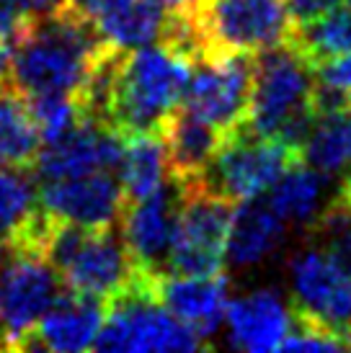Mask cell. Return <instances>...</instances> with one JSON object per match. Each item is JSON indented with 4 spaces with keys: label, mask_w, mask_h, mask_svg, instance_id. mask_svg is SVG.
Segmentation results:
<instances>
[{
    "label": "cell",
    "mask_w": 351,
    "mask_h": 353,
    "mask_svg": "<svg viewBox=\"0 0 351 353\" xmlns=\"http://www.w3.org/2000/svg\"><path fill=\"white\" fill-rule=\"evenodd\" d=\"M108 52L93 26L68 3L47 16L29 19L13 41L8 83L26 99L68 93L78 99L88 75Z\"/></svg>",
    "instance_id": "6da1fadb"
},
{
    "label": "cell",
    "mask_w": 351,
    "mask_h": 353,
    "mask_svg": "<svg viewBox=\"0 0 351 353\" xmlns=\"http://www.w3.org/2000/svg\"><path fill=\"white\" fill-rule=\"evenodd\" d=\"M315 65L292 39L254 54V85L245 124L300 152L315 121Z\"/></svg>",
    "instance_id": "7a4b0ae2"
},
{
    "label": "cell",
    "mask_w": 351,
    "mask_h": 353,
    "mask_svg": "<svg viewBox=\"0 0 351 353\" xmlns=\"http://www.w3.org/2000/svg\"><path fill=\"white\" fill-rule=\"evenodd\" d=\"M41 250L59 271L65 289L104 302L124 292L140 274L124 237L114 227L88 230L49 219Z\"/></svg>",
    "instance_id": "3957f363"
},
{
    "label": "cell",
    "mask_w": 351,
    "mask_h": 353,
    "mask_svg": "<svg viewBox=\"0 0 351 353\" xmlns=\"http://www.w3.org/2000/svg\"><path fill=\"white\" fill-rule=\"evenodd\" d=\"M207 341L181 323L153 292V276L140 271L132 284L106 304L96 351H199Z\"/></svg>",
    "instance_id": "277c9868"
},
{
    "label": "cell",
    "mask_w": 351,
    "mask_h": 353,
    "mask_svg": "<svg viewBox=\"0 0 351 353\" xmlns=\"http://www.w3.org/2000/svg\"><path fill=\"white\" fill-rule=\"evenodd\" d=\"M233 212V201L207 191L199 181L178 183V209L166 258V274H222Z\"/></svg>",
    "instance_id": "5b68a950"
},
{
    "label": "cell",
    "mask_w": 351,
    "mask_h": 353,
    "mask_svg": "<svg viewBox=\"0 0 351 353\" xmlns=\"http://www.w3.org/2000/svg\"><path fill=\"white\" fill-rule=\"evenodd\" d=\"M300 160V152L282 139L263 137L240 124L225 134L222 145L205 168L199 183L217 196L240 204L266 194L287 168Z\"/></svg>",
    "instance_id": "8992f818"
},
{
    "label": "cell",
    "mask_w": 351,
    "mask_h": 353,
    "mask_svg": "<svg viewBox=\"0 0 351 353\" xmlns=\"http://www.w3.org/2000/svg\"><path fill=\"white\" fill-rule=\"evenodd\" d=\"M207 54H258L292 37L284 0H202L189 10Z\"/></svg>",
    "instance_id": "52a82bcc"
},
{
    "label": "cell",
    "mask_w": 351,
    "mask_h": 353,
    "mask_svg": "<svg viewBox=\"0 0 351 353\" xmlns=\"http://www.w3.org/2000/svg\"><path fill=\"white\" fill-rule=\"evenodd\" d=\"M62 276L44 250L13 243L0 268V323L8 348L23 351L44 312L62 294Z\"/></svg>",
    "instance_id": "ba28073f"
},
{
    "label": "cell",
    "mask_w": 351,
    "mask_h": 353,
    "mask_svg": "<svg viewBox=\"0 0 351 353\" xmlns=\"http://www.w3.org/2000/svg\"><path fill=\"white\" fill-rule=\"evenodd\" d=\"M254 85V54L222 52L191 65L181 108L220 132L240 127L248 117Z\"/></svg>",
    "instance_id": "9c48e42d"
},
{
    "label": "cell",
    "mask_w": 351,
    "mask_h": 353,
    "mask_svg": "<svg viewBox=\"0 0 351 353\" xmlns=\"http://www.w3.org/2000/svg\"><path fill=\"white\" fill-rule=\"evenodd\" d=\"M292 307L297 317L339 335L351 348V276L323 248H305L294 255Z\"/></svg>",
    "instance_id": "30bf717a"
},
{
    "label": "cell",
    "mask_w": 351,
    "mask_h": 353,
    "mask_svg": "<svg viewBox=\"0 0 351 353\" xmlns=\"http://www.w3.org/2000/svg\"><path fill=\"white\" fill-rule=\"evenodd\" d=\"M39 209L55 222L80 225L88 230L117 227L127 206L117 170H96L86 176L37 181Z\"/></svg>",
    "instance_id": "8fae6325"
},
{
    "label": "cell",
    "mask_w": 351,
    "mask_h": 353,
    "mask_svg": "<svg viewBox=\"0 0 351 353\" xmlns=\"http://www.w3.org/2000/svg\"><path fill=\"white\" fill-rule=\"evenodd\" d=\"M124 150V137L111 127H104L93 119H80L75 127L62 137L41 142L34 157V178L37 181H57L96 173V170H117Z\"/></svg>",
    "instance_id": "7c38bea8"
},
{
    "label": "cell",
    "mask_w": 351,
    "mask_h": 353,
    "mask_svg": "<svg viewBox=\"0 0 351 353\" xmlns=\"http://www.w3.org/2000/svg\"><path fill=\"white\" fill-rule=\"evenodd\" d=\"M108 50H137L166 37L171 10L163 0H68Z\"/></svg>",
    "instance_id": "4fadbf2b"
},
{
    "label": "cell",
    "mask_w": 351,
    "mask_h": 353,
    "mask_svg": "<svg viewBox=\"0 0 351 353\" xmlns=\"http://www.w3.org/2000/svg\"><path fill=\"white\" fill-rule=\"evenodd\" d=\"M178 209V183L163 186L160 191L127 201L122 212V237L140 271L150 276L166 274V258L171 248Z\"/></svg>",
    "instance_id": "5bb4252c"
},
{
    "label": "cell",
    "mask_w": 351,
    "mask_h": 353,
    "mask_svg": "<svg viewBox=\"0 0 351 353\" xmlns=\"http://www.w3.org/2000/svg\"><path fill=\"white\" fill-rule=\"evenodd\" d=\"M106 317V302L96 296L62 292L34 327L23 351L80 353L96 348V338Z\"/></svg>",
    "instance_id": "9a60e30c"
},
{
    "label": "cell",
    "mask_w": 351,
    "mask_h": 353,
    "mask_svg": "<svg viewBox=\"0 0 351 353\" xmlns=\"http://www.w3.org/2000/svg\"><path fill=\"white\" fill-rule=\"evenodd\" d=\"M227 341L233 348L248 353L282 351L294 327L292 307L274 289H258L230 299L225 312Z\"/></svg>",
    "instance_id": "2e32d148"
},
{
    "label": "cell",
    "mask_w": 351,
    "mask_h": 353,
    "mask_svg": "<svg viewBox=\"0 0 351 353\" xmlns=\"http://www.w3.org/2000/svg\"><path fill=\"white\" fill-rule=\"evenodd\" d=\"M153 292L181 323L196 330L205 341H209L225 325L230 296L227 279L222 274H158L153 276Z\"/></svg>",
    "instance_id": "e0dca14e"
},
{
    "label": "cell",
    "mask_w": 351,
    "mask_h": 353,
    "mask_svg": "<svg viewBox=\"0 0 351 353\" xmlns=\"http://www.w3.org/2000/svg\"><path fill=\"white\" fill-rule=\"evenodd\" d=\"M227 132L207 124L202 119L191 117L184 108H176L160 127V137L166 145L168 170L176 183H191L199 181L209 160L220 150Z\"/></svg>",
    "instance_id": "ac0fdd59"
},
{
    "label": "cell",
    "mask_w": 351,
    "mask_h": 353,
    "mask_svg": "<svg viewBox=\"0 0 351 353\" xmlns=\"http://www.w3.org/2000/svg\"><path fill=\"white\" fill-rule=\"evenodd\" d=\"M284 222L266 196L245 199L233 212L227 235V261L238 268L263 263L284 240Z\"/></svg>",
    "instance_id": "d6986e66"
},
{
    "label": "cell",
    "mask_w": 351,
    "mask_h": 353,
    "mask_svg": "<svg viewBox=\"0 0 351 353\" xmlns=\"http://www.w3.org/2000/svg\"><path fill=\"white\" fill-rule=\"evenodd\" d=\"M263 196L274 212L282 216L284 225L297 227L315 225V219L333 199L328 194V176L310 165H303V160L287 168Z\"/></svg>",
    "instance_id": "ffe728a7"
},
{
    "label": "cell",
    "mask_w": 351,
    "mask_h": 353,
    "mask_svg": "<svg viewBox=\"0 0 351 353\" xmlns=\"http://www.w3.org/2000/svg\"><path fill=\"white\" fill-rule=\"evenodd\" d=\"M117 178L127 201L150 196L168 183V155L160 132H142L124 137L122 160L117 165Z\"/></svg>",
    "instance_id": "44dd1931"
},
{
    "label": "cell",
    "mask_w": 351,
    "mask_h": 353,
    "mask_svg": "<svg viewBox=\"0 0 351 353\" xmlns=\"http://www.w3.org/2000/svg\"><path fill=\"white\" fill-rule=\"evenodd\" d=\"M39 148L41 134L26 96L0 83V165L29 168Z\"/></svg>",
    "instance_id": "7402d4cb"
},
{
    "label": "cell",
    "mask_w": 351,
    "mask_h": 353,
    "mask_svg": "<svg viewBox=\"0 0 351 353\" xmlns=\"http://www.w3.org/2000/svg\"><path fill=\"white\" fill-rule=\"evenodd\" d=\"M300 160L321 170L323 176H339L351 170V108L318 114L300 148Z\"/></svg>",
    "instance_id": "603a6c76"
},
{
    "label": "cell",
    "mask_w": 351,
    "mask_h": 353,
    "mask_svg": "<svg viewBox=\"0 0 351 353\" xmlns=\"http://www.w3.org/2000/svg\"><path fill=\"white\" fill-rule=\"evenodd\" d=\"M39 212V186L29 168L0 165V243H16Z\"/></svg>",
    "instance_id": "cb8c5ba5"
},
{
    "label": "cell",
    "mask_w": 351,
    "mask_h": 353,
    "mask_svg": "<svg viewBox=\"0 0 351 353\" xmlns=\"http://www.w3.org/2000/svg\"><path fill=\"white\" fill-rule=\"evenodd\" d=\"M292 44L310 59L312 65L321 59H331L351 52V8H336L323 13L310 23L292 29Z\"/></svg>",
    "instance_id": "d4e9b609"
},
{
    "label": "cell",
    "mask_w": 351,
    "mask_h": 353,
    "mask_svg": "<svg viewBox=\"0 0 351 353\" xmlns=\"http://www.w3.org/2000/svg\"><path fill=\"white\" fill-rule=\"evenodd\" d=\"M310 230L318 248H323L351 276V196L336 191Z\"/></svg>",
    "instance_id": "484cf974"
},
{
    "label": "cell",
    "mask_w": 351,
    "mask_h": 353,
    "mask_svg": "<svg viewBox=\"0 0 351 353\" xmlns=\"http://www.w3.org/2000/svg\"><path fill=\"white\" fill-rule=\"evenodd\" d=\"M315 111L351 108V52L315 62Z\"/></svg>",
    "instance_id": "4316f807"
},
{
    "label": "cell",
    "mask_w": 351,
    "mask_h": 353,
    "mask_svg": "<svg viewBox=\"0 0 351 353\" xmlns=\"http://www.w3.org/2000/svg\"><path fill=\"white\" fill-rule=\"evenodd\" d=\"M26 101H29L34 121L39 127L41 142L62 137L83 119L78 99L68 96V93H44V96H31Z\"/></svg>",
    "instance_id": "83f0119b"
},
{
    "label": "cell",
    "mask_w": 351,
    "mask_h": 353,
    "mask_svg": "<svg viewBox=\"0 0 351 353\" xmlns=\"http://www.w3.org/2000/svg\"><path fill=\"white\" fill-rule=\"evenodd\" d=\"M282 351H349V345L343 343L339 335L323 330L318 325L305 323L297 317V325L292 327L290 338L284 341Z\"/></svg>",
    "instance_id": "f1b7e54d"
},
{
    "label": "cell",
    "mask_w": 351,
    "mask_h": 353,
    "mask_svg": "<svg viewBox=\"0 0 351 353\" xmlns=\"http://www.w3.org/2000/svg\"><path fill=\"white\" fill-rule=\"evenodd\" d=\"M339 3H341V0H284V8L290 13L292 29H297V26L310 23L312 19H318L323 13L333 10Z\"/></svg>",
    "instance_id": "f546056e"
},
{
    "label": "cell",
    "mask_w": 351,
    "mask_h": 353,
    "mask_svg": "<svg viewBox=\"0 0 351 353\" xmlns=\"http://www.w3.org/2000/svg\"><path fill=\"white\" fill-rule=\"evenodd\" d=\"M29 16L16 6V0H0V37L8 41H16L23 31Z\"/></svg>",
    "instance_id": "4dcf8cb0"
},
{
    "label": "cell",
    "mask_w": 351,
    "mask_h": 353,
    "mask_svg": "<svg viewBox=\"0 0 351 353\" xmlns=\"http://www.w3.org/2000/svg\"><path fill=\"white\" fill-rule=\"evenodd\" d=\"M68 0H16V6H19L29 19H37V16H47L52 10L62 8Z\"/></svg>",
    "instance_id": "1f68e13d"
},
{
    "label": "cell",
    "mask_w": 351,
    "mask_h": 353,
    "mask_svg": "<svg viewBox=\"0 0 351 353\" xmlns=\"http://www.w3.org/2000/svg\"><path fill=\"white\" fill-rule=\"evenodd\" d=\"M10 57H13V41L0 37V83H8L10 78Z\"/></svg>",
    "instance_id": "d6a6232c"
},
{
    "label": "cell",
    "mask_w": 351,
    "mask_h": 353,
    "mask_svg": "<svg viewBox=\"0 0 351 353\" xmlns=\"http://www.w3.org/2000/svg\"><path fill=\"white\" fill-rule=\"evenodd\" d=\"M10 248H13V243H0V268L6 265V261H8Z\"/></svg>",
    "instance_id": "836d02e7"
},
{
    "label": "cell",
    "mask_w": 351,
    "mask_h": 353,
    "mask_svg": "<svg viewBox=\"0 0 351 353\" xmlns=\"http://www.w3.org/2000/svg\"><path fill=\"white\" fill-rule=\"evenodd\" d=\"M202 0H178V13H184V10H191L196 8Z\"/></svg>",
    "instance_id": "e575fe53"
},
{
    "label": "cell",
    "mask_w": 351,
    "mask_h": 353,
    "mask_svg": "<svg viewBox=\"0 0 351 353\" xmlns=\"http://www.w3.org/2000/svg\"><path fill=\"white\" fill-rule=\"evenodd\" d=\"M339 194H343V196H351V170H349V176L343 178L341 186H339Z\"/></svg>",
    "instance_id": "d590c367"
},
{
    "label": "cell",
    "mask_w": 351,
    "mask_h": 353,
    "mask_svg": "<svg viewBox=\"0 0 351 353\" xmlns=\"http://www.w3.org/2000/svg\"><path fill=\"white\" fill-rule=\"evenodd\" d=\"M163 3L168 6V10H171V13H178V0H163Z\"/></svg>",
    "instance_id": "8d00e7d4"
},
{
    "label": "cell",
    "mask_w": 351,
    "mask_h": 353,
    "mask_svg": "<svg viewBox=\"0 0 351 353\" xmlns=\"http://www.w3.org/2000/svg\"><path fill=\"white\" fill-rule=\"evenodd\" d=\"M0 348H8V343H6V333H3V323H0Z\"/></svg>",
    "instance_id": "74e56055"
},
{
    "label": "cell",
    "mask_w": 351,
    "mask_h": 353,
    "mask_svg": "<svg viewBox=\"0 0 351 353\" xmlns=\"http://www.w3.org/2000/svg\"><path fill=\"white\" fill-rule=\"evenodd\" d=\"M346 6H349V8H351V0H346Z\"/></svg>",
    "instance_id": "f35d334b"
}]
</instances>
